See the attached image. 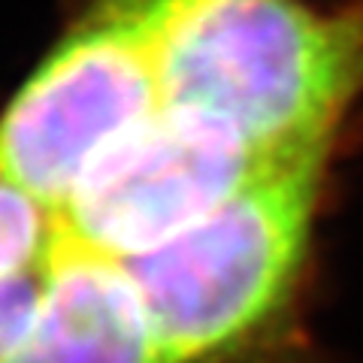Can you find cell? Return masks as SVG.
Returning a JSON list of instances; mask_svg holds the SVG:
<instances>
[{
  "label": "cell",
  "mask_w": 363,
  "mask_h": 363,
  "mask_svg": "<svg viewBox=\"0 0 363 363\" xmlns=\"http://www.w3.org/2000/svg\"><path fill=\"white\" fill-rule=\"evenodd\" d=\"M327 152L300 155L152 252L121 257L164 363H212L288 309L306 269Z\"/></svg>",
  "instance_id": "2"
},
{
  "label": "cell",
  "mask_w": 363,
  "mask_h": 363,
  "mask_svg": "<svg viewBox=\"0 0 363 363\" xmlns=\"http://www.w3.org/2000/svg\"><path fill=\"white\" fill-rule=\"evenodd\" d=\"M157 106L149 33L130 0H88L0 116V173L61 212L97 155Z\"/></svg>",
  "instance_id": "3"
},
{
  "label": "cell",
  "mask_w": 363,
  "mask_h": 363,
  "mask_svg": "<svg viewBox=\"0 0 363 363\" xmlns=\"http://www.w3.org/2000/svg\"><path fill=\"white\" fill-rule=\"evenodd\" d=\"M294 157L300 155L260 152L197 109L161 104L97 155L58 221L64 236L91 252L133 257L169 242Z\"/></svg>",
  "instance_id": "4"
},
{
  "label": "cell",
  "mask_w": 363,
  "mask_h": 363,
  "mask_svg": "<svg viewBox=\"0 0 363 363\" xmlns=\"http://www.w3.org/2000/svg\"><path fill=\"white\" fill-rule=\"evenodd\" d=\"M161 104L230 124L269 155L327 152L363 94V0H130Z\"/></svg>",
  "instance_id": "1"
},
{
  "label": "cell",
  "mask_w": 363,
  "mask_h": 363,
  "mask_svg": "<svg viewBox=\"0 0 363 363\" xmlns=\"http://www.w3.org/2000/svg\"><path fill=\"white\" fill-rule=\"evenodd\" d=\"M6 363H164L149 309L121 257L58 236L43 294Z\"/></svg>",
  "instance_id": "5"
},
{
  "label": "cell",
  "mask_w": 363,
  "mask_h": 363,
  "mask_svg": "<svg viewBox=\"0 0 363 363\" xmlns=\"http://www.w3.org/2000/svg\"><path fill=\"white\" fill-rule=\"evenodd\" d=\"M58 236V212L0 173V279L40 269Z\"/></svg>",
  "instance_id": "6"
},
{
  "label": "cell",
  "mask_w": 363,
  "mask_h": 363,
  "mask_svg": "<svg viewBox=\"0 0 363 363\" xmlns=\"http://www.w3.org/2000/svg\"><path fill=\"white\" fill-rule=\"evenodd\" d=\"M43 294V267L21 272L13 279H0V363L13 357L37 315Z\"/></svg>",
  "instance_id": "7"
}]
</instances>
